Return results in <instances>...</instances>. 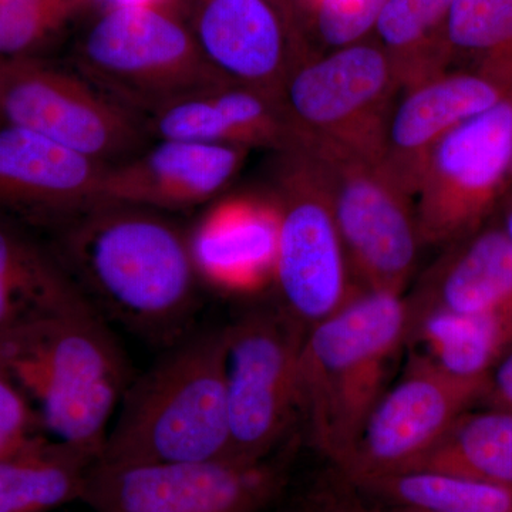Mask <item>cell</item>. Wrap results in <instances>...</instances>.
<instances>
[{"label": "cell", "mask_w": 512, "mask_h": 512, "mask_svg": "<svg viewBox=\"0 0 512 512\" xmlns=\"http://www.w3.org/2000/svg\"><path fill=\"white\" fill-rule=\"evenodd\" d=\"M6 60L0 59V124L3 123L2 117V87H3V73H5Z\"/></svg>", "instance_id": "74e56055"}, {"label": "cell", "mask_w": 512, "mask_h": 512, "mask_svg": "<svg viewBox=\"0 0 512 512\" xmlns=\"http://www.w3.org/2000/svg\"><path fill=\"white\" fill-rule=\"evenodd\" d=\"M409 335L407 299L369 291L303 335L299 407L313 446L338 470L386 392L389 367Z\"/></svg>", "instance_id": "277c9868"}, {"label": "cell", "mask_w": 512, "mask_h": 512, "mask_svg": "<svg viewBox=\"0 0 512 512\" xmlns=\"http://www.w3.org/2000/svg\"><path fill=\"white\" fill-rule=\"evenodd\" d=\"M195 42L229 84L278 101L296 62L309 56L271 0H202Z\"/></svg>", "instance_id": "2e32d148"}, {"label": "cell", "mask_w": 512, "mask_h": 512, "mask_svg": "<svg viewBox=\"0 0 512 512\" xmlns=\"http://www.w3.org/2000/svg\"><path fill=\"white\" fill-rule=\"evenodd\" d=\"M510 90L476 70L447 72L403 90L394 104L379 167L413 197L434 147L450 131L500 103Z\"/></svg>", "instance_id": "9a60e30c"}, {"label": "cell", "mask_w": 512, "mask_h": 512, "mask_svg": "<svg viewBox=\"0 0 512 512\" xmlns=\"http://www.w3.org/2000/svg\"><path fill=\"white\" fill-rule=\"evenodd\" d=\"M285 512H315L313 504L306 505V507L296 508V510L285 511Z\"/></svg>", "instance_id": "ab89813d"}, {"label": "cell", "mask_w": 512, "mask_h": 512, "mask_svg": "<svg viewBox=\"0 0 512 512\" xmlns=\"http://www.w3.org/2000/svg\"><path fill=\"white\" fill-rule=\"evenodd\" d=\"M109 165L42 134L0 124V211L56 228L101 202Z\"/></svg>", "instance_id": "5bb4252c"}, {"label": "cell", "mask_w": 512, "mask_h": 512, "mask_svg": "<svg viewBox=\"0 0 512 512\" xmlns=\"http://www.w3.org/2000/svg\"><path fill=\"white\" fill-rule=\"evenodd\" d=\"M508 312H510V319H511V325H512V306L510 308V311H508Z\"/></svg>", "instance_id": "b9f144b4"}, {"label": "cell", "mask_w": 512, "mask_h": 512, "mask_svg": "<svg viewBox=\"0 0 512 512\" xmlns=\"http://www.w3.org/2000/svg\"><path fill=\"white\" fill-rule=\"evenodd\" d=\"M483 402L488 407L512 412V348L504 353L488 375L487 392Z\"/></svg>", "instance_id": "4dcf8cb0"}, {"label": "cell", "mask_w": 512, "mask_h": 512, "mask_svg": "<svg viewBox=\"0 0 512 512\" xmlns=\"http://www.w3.org/2000/svg\"><path fill=\"white\" fill-rule=\"evenodd\" d=\"M188 234L204 284L227 292H252L274 282L278 214L271 198L218 202Z\"/></svg>", "instance_id": "ac0fdd59"}, {"label": "cell", "mask_w": 512, "mask_h": 512, "mask_svg": "<svg viewBox=\"0 0 512 512\" xmlns=\"http://www.w3.org/2000/svg\"><path fill=\"white\" fill-rule=\"evenodd\" d=\"M83 301L53 249L0 211V339Z\"/></svg>", "instance_id": "ffe728a7"}, {"label": "cell", "mask_w": 512, "mask_h": 512, "mask_svg": "<svg viewBox=\"0 0 512 512\" xmlns=\"http://www.w3.org/2000/svg\"><path fill=\"white\" fill-rule=\"evenodd\" d=\"M387 0H322L315 12L320 40L332 49L363 42L375 30Z\"/></svg>", "instance_id": "f1b7e54d"}, {"label": "cell", "mask_w": 512, "mask_h": 512, "mask_svg": "<svg viewBox=\"0 0 512 512\" xmlns=\"http://www.w3.org/2000/svg\"><path fill=\"white\" fill-rule=\"evenodd\" d=\"M400 92L382 47L363 40L296 62L279 93L278 106L288 126L289 143L323 141L379 164Z\"/></svg>", "instance_id": "8992f818"}, {"label": "cell", "mask_w": 512, "mask_h": 512, "mask_svg": "<svg viewBox=\"0 0 512 512\" xmlns=\"http://www.w3.org/2000/svg\"><path fill=\"white\" fill-rule=\"evenodd\" d=\"M225 328L187 333L131 380L97 463H201L231 457Z\"/></svg>", "instance_id": "3957f363"}, {"label": "cell", "mask_w": 512, "mask_h": 512, "mask_svg": "<svg viewBox=\"0 0 512 512\" xmlns=\"http://www.w3.org/2000/svg\"><path fill=\"white\" fill-rule=\"evenodd\" d=\"M79 73L146 119L171 101L229 84L177 20L150 6H116L84 40Z\"/></svg>", "instance_id": "52a82bcc"}, {"label": "cell", "mask_w": 512, "mask_h": 512, "mask_svg": "<svg viewBox=\"0 0 512 512\" xmlns=\"http://www.w3.org/2000/svg\"><path fill=\"white\" fill-rule=\"evenodd\" d=\"M356 488L392 504L439 512H512L510 485L434 471L397 474Z\"/></svg>", "instance_id": "4316f807"}, {"label": "cell", "mask_w": 512, "mask_h": 512, "mask_svg": "<svg viewBox=\"0 0 512 512\" xmlns=\"http://www.w3.org/2000/svg\"><path fill=\"white\" fill-rule=\"evenodd\" d=\"M446 36L453 62L470 60L483 73L512 90V0H454Z\"/></svg>", "instance_id": "484cf974"}, {"label": "cell", "mask_w": 512, "mask_h": 512, "mask_svg": "<svg viewBox=\"0 0 512 512\" xmlns=\"http://www.w3.org/2000/svg\"><path fill=\"white\" fill-rule=\"evenodd\" d=\"M409 302L410 316L430 311L487 315L512 306V242L501 225L451 244Z\"/></svg>", "instance_id": "d6986e66"}, {"label": "cell", "mask_w": 512, "mask_h": 512, "mask_svg": "<svg viewBox=\"0 0 512 512\" xmlns=\"http://www.w3.org/2000/svg\"><path fill=\"white\" fill-rule=\"evenodd\" d=\"M348 483V481H346ZM346 490L330 491L320 495L313 504L315 512H384L382 508L366 503L365 498L355 491V485L348 483Z\"/></svg>", "instance_id": "1f68e13d"}, {"label": "cell", "mask_w": 512, "mask_h": 512, "mask_svg": "<svg viewBox=\"0 0 512 512\" xmlns=\"http://www.w3.org/2000/svg\"><path fill=\"white\" fill-rule=\"evenodd\" d=\"M384 512H439L427 508L414 507V505L392 504Z\"/></svg>", "instance_id": "e575fe53"}, {"label": "cell", "mask_w": 512, "mask_h": 512, "mask_svg": "<svg viewBox=\"0 0 512 512\" xmlns=\"http://www.w3.org/2000/svg\"><path fill=\"white\" fill-rule=\"evenodd\" d=\"M248 151L225 144L156 140L136 156L106 168L101 202L160 212L190 210L227 188Z\"/></svg>", "instance_id": "e0dca14e"}, {"label": "cell", "mask_w": 512, "mask_h": 512, "mask_svg": "<svg viewBox=\"0 0 512 512\" xmlns=\"http://www.w3.org/2000/svg\"><path fill=\"white\" fill-rule=\"evenodd\" d=\"M322 174L356 282L363 291L403 295L421 245L410 195L379 164L335 144L293 140Z\"/></svg>", "instance_id": "ba28073f"}, {"label": "cell", "mask_w": 512, "mask_h": 512, "mask_svg": "<svg viewBox=\"0 0 512 512\" xmlns=\"http://www.w3.org/2000/svg\"><path fill=\"white\" fill-rule=\"evenodd\" d=\"M0 367L29 397L45 433L97 461L131 377L89 301L0 339Z\"/></svg>", "instance_id": "7a4b0ae2"}, {"label": "cell", "mask_w": 512, "mask_h": 512, "mask_svg": "<svg viewBox=\"0 0 512 512\" xmlns=\"http://www.w3.org/2000/svg\"><path fill=\"white\" fill-rule=\"evenodd\" d=\"M487 382L458 379L426 357L414 356L367 417L355 448L339 468L343 480L362 487L413 471L454 423L484 399Z\"/></svg>", "instance_id": "4fadbf2b"}, {"label": "cell", "mask_w": 512, "mask_h": 512, "mask_svg": "<svg viewBox=\"0 0 512 512\" xmlns=\"http://www.w3.org/2000/svg\"><path fill=\"white\" fill-rule=\"evenodd\" d=\"M69 0H0V59H25L60 25Z\"/></svg>", "instance_id": "83f0119b"}, {"label": "cell", "mask_w": 512, "mask_h": 512, "mask_svg": "<svg viewBox=\"0 0 512 512\" xmlns=\"http://www.w3.org/2000/svg\"><path fill=\"white\" fill-rule=\"evenodd\" d=\"M0 430L20 437L43 436L42 420L29 397L0 367Z\"/></svg>", "instance_id": "f546056e"}, {"label": "cell", "mask_w": 512, "mask_h": 512, "mask_svg": "<svg viewBox=\"0 0 512 512\" xmlns=\"http://www.w3.org/2000/svg\"><path fill=\"white\" fill-rule=\"evenodd\" d=\"M114 2H116V6H130V8H134V6H150L153 0H114Z\"/></svg>", "instance_id": "8d00e7d4"}, {"label": "cell", "mask_w": 512, "mask_h": 512, "mask_svg": "<svg viewBox=\"0 0 512 512\" xmlns=\"http://www.w3.org/2000/svg\"><path fill=\"white\" fill-rule=\"evenodd\" d=\"M2 117L106 165L136 156L151 140L143 116L82 74L29 57L5 62Z\"/></svg>", "instance_id": "8fae6325"}, {"label": "cell", "mask_w": 512, "mask_h": 512, "mask_svg": "<svg viewBox=\"0 0 512 512\" xmlns=\"http://www.w3.org/2000/svg\"><path fill=\"white\" fill-rule=\"evenodd\" d=\"M510 190H512V158H511V168H510Z\"/></svg>", "instance_id": "60d3db41"}, {"label": "cell", "mask_w": 512, "mask_h": 512, "mask_svg": "<svg viewBox=\"0 0 512 512\" xmlns=\"http://www.w3.org/2000/svg\"><path fill=\"white\" fill-rule=\"evenodd\" d=\"M269 198L278 214L279 308L306 332L363 289L353 275L328 187L311 158L295 147L278 151Z\"/></svg>", "instance_id": "5b68a950"}, {"label": "cell", "mask_w": 512, "mask_h": 512, "mask_svg": "<svg viewBox=\"0 0 512 512\" xmlns=\"http://www.w3.org/2000/svg\"><path fill=\"white\" fill-rule=\"evenodd\" d=\"M284 483V466L271 457L143 466L96 461L82 501L94 512H264Z\"/></svg>", "instance_id": "7c38bea8"}, {"label": "cell", "mask_w": 512, "mask_h": 512, "mask_svg": "<svg viewBox=\"0 0 512 512\" xmlns=\"http://www.w3.org/2000/svg\"><path fill=\"white\" fill-rule=\"evenodd\" d=\"M305 332L281 308H255L225 328L231 457L261 461L285 439L299 407Z\"/></svg>", "instance_id": "9c48e42d"}, {"label": "cell", "mask_w": 512, "mask_h": 512, "mask_svg": "<svg viewBox=\"0 0 512 512\" xmlns=\"http://www.w3.org/2000/svg\"><path fill=\"white\" fill-rule=\"evenodd\" d=\"M53 229V252L101 318L158 345L190 333L201 279L190 234L164 212L99 202Z\"/></svg>", "instance_id": "6da1fadb"}, {"label": "cell", "mask_w": 512, "mask_h": 512, "mask_svg": "<svg viewBox=\"0 0 512 512\" xmlns=\"http://www.w3.org/2000/svg\"><path fill=\"white\" fill-rule=\"evenodd\" d=\"M454 0H387L373 32L400 89L447 72L453 63L446 26Z\"/></svg>", "instance_id": "603a6c76"}, {"label": "cell", "mask_w": 512, "mask_h": 512, "mask_svg": "<svg viewBox=\"0 0 512 512\" xmlns=\"http://www.w3.org/2000/svg\"><path fill=\"white\" fill-rule=\"evenodd\" d=\"M151 140H183L254 148L268 128V107L258 93L224 84L165 104L146 116Z\"/></svg>", "instance_id": "44dd1931"}, {"label": "cell", "mask_w": 512, "mask_h": 512, "mask_svg": "<svg viewBox=\"0 0 512 512\" xmlns=\"http://www.w3.org/2000/svg\"><path fill=\"white\" fill-rule=\"evenodd\" d=\"M413 471L512 487L511 410L488 407L484 412L464 413Z\"/></svg>", "instance_id": "d4e9b609"}, {"label": "cell", "mask_w": 512, "mask_h": 512, "mask_svg": "<svg viewBox=\"0 0 512 512\" xmlns=\"http://www.w3.org/2000/svg\"><path fill=\"white\" fill-rule=\"evenodd\" d=\"M271 2L274 3L276 8L281 10V12L284 13L285 18L288 19L289 22L292 23V20H291L292 10H291V8H289V3H291V0H271Z\"/></svg>", "instance_id": "d590c367"}, {"label": "cell", "mask_w": 512, "mask_h": 512, "mask_svg": "<svg viewBox=\"0 0 512 512\" xmlns=\"http://www.w3.org/2000/svg\"><path fill=\"white\" fill-rule=\"evenodd\" d=\"M320 2H322V0H302L303 6H305V8L312 13V15L316 8H318L320 5Z\"/></svg>", "instance_id": "f35d334b"}, {"label": "cell", "mask_w": 512, "mask_h": 512, "mask_svg": "<svg viewBox=\"0 0 512 512\" xmlns=\"http://www.w3.org/2000/svg\"><path fill=\"white\" fill-rule=\"evenodd\" d=\"M508 311L487 315L420 313L410 316L409 340L420 342L424 349L421 356L448 375L485 380L498 360L512 348Z\"/></svg>", "instance_id": "7402d4cb"}, {"label": "cell", "mask_w": 512, "mask_h": 512, "mask_svg": "<svg viewBox=\"0 0 512 512\" xmlns=\"http://www.w3.org/2000/svg\"><path fill=\"white\" fill-rule=\"evenodd\" d=\"M46 436L20 437L0 430V461L19 456L23 451L36 446Z\"/></svg>", "instance_id": "d6a6232c"}, {"label": "cell", "mask_w": 512, "mask_h": 512, "mask_svg": "<svg viewBox=\"0 0 512 512\" xmlns=\"http://www.w3.org/2000/svg\"><path fill=\"white\" fill-rule=\"evenodd\" d=\"M498 208H501V228L512 242V190H508Z\"/></svg>", "instance_id": "836d02e7"}, {"label": "cell", "mask_w": 512, "mask_h": 512, "mask_svg": "<svg viewBox=\"0 0 512 512\" xmlns=\"http://www.w3.org/2000/svg\"><path fill=\"white\" fill-rule=\"evenodd\" d=\"M96 458L47 437L0 461V512H50L82 501Z\"/></svg>", "instance_id": "cb8c5ba5"}, {"label": "cell", "mask_w": 512, "mask_h": 512, "mask_svg": "<svg viewBox=\"0 0 512 512\" xmlns=\"http://www.w3.org/2000/svg\"><path fill=\"white\" fill-rule=\"evenodd\" d=\"M512 92L434 147L421 178V244L451 245L483 228L510 190Z\"/></svg>", "instance_id": "30bf717a"}]
</instances>
